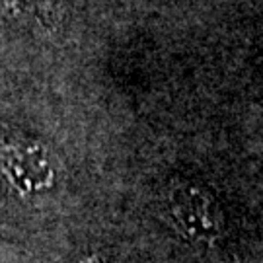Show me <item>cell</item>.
<instances>
[{
    "label": "cell",
    "mask_w": 263,
    "mask_h": 263,
    "mask_svg": "<svg viewBox=\"0 0 263 263\" xmlns=\"http://www.w3.org/2000/svg\"><path fill=\"white\" fill-rule=\"evenodd\" d=\"M78 263H102L96 255H90V257H84V259H80Z\"/></svg>",
    "instance_id": "cell-4"
},
{
    "label": "cell",
    "mask_w": 263,
    "mask_h": 263,
    "mask_svg": "<svg viewBox=\"0 0 263 263\" xmlns=\"http://www.w3.org/2000/svg\"><path fill=\"white\" fill-rule=\"evenodd\" d=\"M14 22L41 33H51L63 22V0H0Z\"/></svg>",
    "instance_id": "cell-3"
},
{
    "label": "cell",
    "mask_w": 263,
    "mask_h": 263,
    "mask_svg": "<svg viewBox=\"0 0 263 263\" xmlns=\"http://www.w3.org/2000/svg\"><path fill=\"white\" fill-rule=\"evenodd\" d=\"M166 211L174 228L189 242L215 246L224 238V213L209 189L191 181H174L166 193Z\"/></svg>",
    "instance_id": "cell-1"
},
{
    "label": "cell",
    "mask_w": 263,
    "mask_h": 263,
    "mask_svg": "<svg viewBox=\"0 0 263 263\" xmlns=\"http://www.w3.org/2000/svg\"><path fill=\"white\" fill-rule=\"evenodd\" d=\"M0 178L18 193L29 197L55 183V168L49 148L26 135L0 137Z\"/></svg>",
    "instance_id": "cell-2"
}]
</instances>
